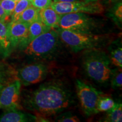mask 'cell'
I'll return each mask as SVG.
<instances>
[{
	"label": "cell",
	"instance_id": "7402d4cb",
	"mask_svg": "<svg viewBox=\"0 0 122 122\" xmlns=\"http://www.w3.org/2000/svg\"><path fill=\"white\" fill-rule=\"evenodd\" d=\"M57 122H79L80 119L75 115L71 112H66L62 114L57 118Z\"/></svg>",
	"mask_w": 122,
	"mask_h": 122
},
{
	"label": "cell",
	"instance_id": "f546056e",
	"mask_svg": "<svg viewBox=\"0 0 122 122\" xmlns=\"http://www.w3.org/2000/svg\"><path fill=\"white\" fill-rule=\"evenodd\" d=\"M111 1H116V0H111Z\"/></svg>",
	"mask_w": 122,
	"mask_h": 122
},
{
	"label": "cell",
	"instance_id": "ba28073f",
	"mask_svg": "<svg viewBox=\"0 0 122 122\" xmlns=\"http://www.w3.org/2000/svg\"><path fill=\"white\" fill-rule=\"evenodd\" d=\"M21 85L19 80H15L0 88L1 107L6 110L19 109Z\"/></svg>",
	"mask_w": 122,
	"mask_h": 122
},
{
	"label": "cell",
	"instance_id": "e0dca14e",
	"mask_svg": "<svg viewBox=\"0 0 122 122\" xmlns=\"http://www.w3.org/2000/svg\"><path fill=\"white\" fill-rule=\"evenodd\" d=\"M115 103L114 101L110 97H103L101 96L97 103V111L98 112L109 111L113 107Z\"/></svg>",
	"mask_w": 122,
	"mask_h": 122
},
{
	"label": "cell",
	"instance_id": "484cf974",
	"mask_svg": "<svg viewBox=\"0 0 122 122\" xmlns=\"http://www.w3.org/2000/svg\"><path fill=\"white\" fill-rule=\"evenodd\" d=\"M8 18L7 15H6L5 13L4 9L1 7V5H0V20L1 21H5Z\"/></svg>",
	"mask_w": 122,
	"mask_h": 122
},
{
	"label": "cell",
	"instance_id": "30bf717a",
	"mask_svg": "<svg viewBox=\"0 0 122 122\" xmlns=\"http://www.w3.org/2000/svg\"><path fill=\"white\" fill-rule=\"evenodd\" d=\"M30 24L20 21H11L7 24V35L13 48L23 46L28 36Z\"/></svg>",
	"mask_w": 122,
	"mask_h": 122
},
{
	"label": "cell",
	"instance_id": "4316f807",
	"mask_svg": "<svg viewBox=\"0 0 122 122\" xmlns=\"http://www.w3.org/2000/svg\"><path fill=\"white\" fill-rule=\"evenodd\" d=\"M85 0H53V2H77V1H83Z\"/></svg>",
	"mask_w": 122,
	"mask_h": 122
},
{
	"label": "cell",
	"instance_id": "ffe728a7",
	"mask_svg": "<svg viewBox=\"0 0 122 122\" xmlns=\"http://www.w3.org/2000/svg\"><path fill=\"white\" fill-rule=\"evenodd\" d=\"M111 63L119 68L122 67V48L121 47L112 50L111 53Z\"/></svg>",
	"mask_w": 122,
	"mask_h": 122
},
{
	"label": "cell",
	"instance_id": "9a60e30c",
	"mask_svg": "<svg viewBox=\"0 0 122 122\" xmlns=\"http://www.w3.org/2000/svg\"><path fill=\"white\" fill-rule=\"evenodd\" d=\"M39 10L31 5L24 10L18 17L17 20L28 24L31 23L36 20L39 19Z\"/></svg>",
	"mask_w": 122,
	"mask_h": 122
},
{
	"label": "cell",
	"instance_id": "2e32d148",
	"mask_svg": "<svg viewBox=\"0 0 122 122\" xmlns=\"http://www.w3.org/2000/svg\"><path fill=\"white\" fill-rule=\"evenodd\" d=\"M105 122H121L122 121V105L121 103H115L113 107L107 111Z\"/></svg>",
	"mask_w": 122,
	"mask_h": 122
},
{
	"label": "cell",
	"instance_id": "4dcf8cb0",
	"mask_svg": "<svg viewBox=\"0 0 122 122\" xmlns=\"http://www.w3.org/2000/svg\"><path fill=\"white\" fill-rule=\"evenodd\" d=\"M0 108H1V105H0Z\"/></svg>",
	"mask_w": 122,
	"mask_h": 122
},
{
	"label": "cell",
	"instance_id": "7a4b0ae2",
	"mask_svg": "<svg viewBox=\"0 0 122 122\" xmlns=\"http://www.w3.org/2000/svg\"><path fill=\"white\" fill-rule=\"evenodd\" d=\"M111 61L104 51L94 48L88 49L83 57V67L88 77L100 83L111 78Z\"/></svg>",
	"mask_w": 122,
	"mask_h": 122
},
{
	"label": "cell",
	"instance_id": "603a6c76",
	"mask_svg": "<svg viewBox=\"0 0 122 122\" xmlns=\"http://www.w3.org/2000/svg\"><path fill=\"white\" fill-rule=\"evenodd\" d=\"M112 14L114 16V19L118 23H122V2H119L114 6L112 9Z\"/></svg>",
	"mask_w": 122,
	"mask_h": 122
},
{
	"label": "cell",
	"instance_id": "f1b7e54d",
	"mask_svg": "<svg viewBox=\"0 0 122 122\" xmlns=\"http://www.w3.org/2000/svg\"><path fill=\"white\" fill-rule=\"evenodd\" d=\"M13 1H18L19 0H13Z\"/></svg>",
	"mask_w": 122,
	"mask_h": 122
},
{
	"label": "cell",
	"instance_id": "4fadbf2b",
	"mask_svg": "<svg viewBox=\"0 0 122 122\" xmlns=\"http://www.w3.org/2000/svg\"><path fill=\"white\" fill-rule=\"evenodd\" d=\"M12 49L7 35V24L5 21L0 20V59L8 57Z\"/></svg>",
	"mask_w": 122,
	"mask_h": 122
},
{
	"label": "cell",
	"instance_id": "5b68a950",
	"mask_svg": "<svg viewBox=\"0 0 122 122\" xmlns=\"http://www.w3.org/2000/svg\"><path fill=\"white\" fill-rule=\"evenodd\" d=\"M76 87L81 106L85 115L89 117L98 113L97 103L102 92L79 80H76Z\"/></svg>",
	"mask_w": 122,
	"mask_h": 122
},
{
	"label": "cell",
	"instance_id": "6da1fadb",
	"mask_svg": "<svg viewBox=\"0 0 122 122\" xmlns=\"http://www.w3.org/2000/svg\"><path fill=\"white\" fill-rule=\"evenodd\" d=\"M74 102L72 93L62 82L49 81L29 92L22 98L24 106L42 115L50 116L65 110Z\"/></svg>",
	"mask_w": 122,
	"mask_h": 122
},
{
	"label": "cell",
	"instance_id": "9c48e42d",
	"mask_svg": "<svg viewBox=\"0 0 122 122\" xmlns=\"http://www.w3.org/2000/svg\"><path fill=\"white\" fill-rule=\"evenodd\" d=\"M48 75V67L43 63L27 65L18 70L17 77L21 84L28 86L44 80Z\"/></svg>",
	"mask_w": 122,
	"mask_h": 122
},
{
	"label": "cell",
	"instance_id": "ac0fdd59",
	"mask_svg": "<svg viewBox=\"0 0 122 122\" xmlns=\"http://www.w3.org/2000/svg\"><path fill=\"white\" fill-rule=\"evenodd\" d=\"M31 5L30 0H19L17 1L11 16V21H16L20 14Z\"/></svg>",
	"mask_w": 122,
	"mask_h": 122
},
{
	"label": "cell",
	"instance_id": "8fae6325",
	"mask_svg": "<svg viewBox=\"0 0 122 122\" xmlns=\"http://www.w3.org/2000/svg\"><path fill=\"white\" fill-rule=\"evenodd\" d=\"M36 116L25 113L18 110H6L0 117V122H36Z\"/></svg>",
	"mask_w": 122,
	"mask_h": 122
},
{
	"label": "cell",
	"instance_id": "cb8c5ba5",
	"mask_svg": "<svg viewBox=\"0 0 122 122\" xmlns=\"http://www.w3.org/2000/svg\"><path fill=\"white\" fill-rule=\"evenodd\" d=\"M31 5L38 9L46 8L51 5L52 0H30Z\"/></svg>",
	"mask_w": 122,
	"mask_h": 122
},
{
	"label": "cell",
	"instance_id": "5bb4252c",
	"mask_svg": "<svg viewBox=\"0 0 122 122\" xmlns=\"http://www.w3.org/2000/svg\"><path fill=\"white\" fill-rule=\"evenodd\" d=\"M50 30H51V28H49L48 27L45 25L40 19L32 22L29 25L28 38H27L25 44L22 47L25 46L28 42L31 41L37 36L48 31Z\"/></svg>",
	"mask_w": 122,
	"mask_h": 122
},
{
	"label": "cell",
	"instance_id": "44dd1931",
	"mask_svg": "<svg viewBox=\"0 0 122 122\" xmlns=\"http://www.w3.org/2000/svg\"><path fill=\"white\" fill-rule=\"evenodd\" d=\"M16 3L17 1L13 0H0V5L7 17L12 15Z\"/></svg>",
	"mask_w": 122,
	"mask_h": 122
},
{
	"label": "cell",
	"instance_id": "52a82bcc",
	"mask_svg": "<svg viewBox=\"0 0 122 122\" xmlns=\"http://www.w3.org/2000/svg\"><path fill=\"white\" fill-rule=\"evenodd\" d=\"M59 15L72 13H83L89 14H101L103 7L98 1H77V2H53L50 5Z\"/></svg>",
	"mask_w": 122,
	"mask_h": 122
},
{
	"label": "cell",
	"instance_id": "d6986e66",
	"mask_svg": "<svg viewBox=\"0 0 122 122\" xmlns=\"http://www.w3.org/2000/svg\"><path fill=\"white\" fill-rule=\"evenodd\" d=\"M111 77V86L112 87L116 88H121L122 86V72L121 68L119 69L112 70Z\"/></svg>",
	"mask_w": 122,
	"mask_h": 122
},
{
	"label": "cell",
	"instance_id": "83f0119b",
	"mask_svg": "<svg viewBox=\"0 0 122 122\" xmlns=\"http://www.w3.org/2000/svg\"><path fill=\"white\" fill-rule=\"evenodd\" d=\"M87 1H98V0H85Z\"/></svg>",
	"mask_w": 122,
	"mask_h": 122
},
{
	"label": "cell",
	"instance_id": "d4e9b609",
	"mask_svg": "<svg viewBox=\"0 0 122 122\" xmlns=\"http://www.w3.org/2000/svg\"><path fill=\"white\" fill-rule=\"evenodd\" d=\"M7 84V75L0 70V88Z\"/></svg>",
	"mask_w": 122,
	"mask_h": 122
},
{
	"label": "cell",
	"instance_id": "3957f363",
	"mask_svg": "<svg viewBox=\"0 0 122 122\" xmlns=\"http://www.w3.org/2000/svg\"><path fill=\"white\" fill-rule=\"evenodd\" d=\"M57 31L60 39L75 52L94 48L104 39L103 36L91 32H82L59 27Z\"/></svg>",
	"mask_w": 122,
	"mask_h": 122
},
{
	"label": "cell",
	"instance_id": "7c38bea8",
	"mask_svg": "<svg viewBox=\"0 0 122 122\" xmlns=\"http://www.w3.org/2000/svg\"><path fill=\"white\" fill-rule=\"evenodd\" d=\"M39 18L41 21L49 28L56 29L59 27L60 15L58 14L50 6L46 8L40 9Z\"/></svg>",
	"mask_w": 122,
	"mask_h": 122
},
{
	"label": "cell",
	"instance_id": "277c9868",
	"mask_svg": "<svg viewBox=\"0 0 122 122\" xmlns=\"http://www.w3.org/2000/svg\"><path fill=\"white\" fill-rule=\"evenodd\" d=\"M59 39L57 30L51 29L24 46V52L27 56L33 57H47L57 50Z\"/></svg>",
	"mask_w": 122,
	"mask_h": 122
},
{
	"label": "cell",
	"instance_id": "8992f818",
	"mask_svg": "<svg viewBox=\"0 0 122 122\" xmlns=\"http://www.w3.org/2000/svg\"><path fill=\"white\" fill-rule=\"evenodd\" d=\"M96 25L94 19L85 13H72L60 15L59 28L82 32H92Z\"/></svg>",
	"mask_w": 122,
	"mask_h": 122
}]
</instances>
